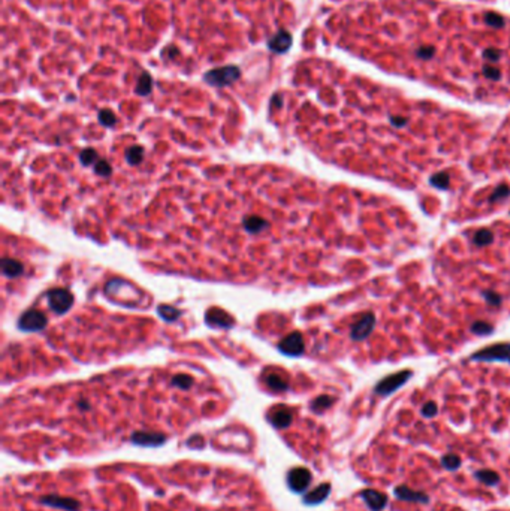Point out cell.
I'll list each match as a JSON object with an SVG mask.
<instances>
[{
	"label": "cell",
	"instance_id": "obj_1",
	"mask_svg": "<svg viewBox=\"0 0 510 511\" xmlns=\"http://www.w3.org/2000/svg\"><path fill=\"white\" fill-rule=\"evenodd\" d=\"M241 70L238 66H223V67H216L208 70L204 75V79L207 84L213 87H226L233 84L236 79H239Z\"/></svg>",
	"mask_w": 510,
	"mask_h": 511
},
{
	"label": "cell",
	"instance_id": "obj_2",
	"mask_svg": "<svg viewBox=\"0 0 510 511\" xmlns=\"http://www.w3.org/2000/svg\"><path fill=\"white\" fill-rule=\"evenodd\" d=\"M410 377H411V371H408V369L399 371V372H395L392 375H388L376 384L374 392L380 396L392 395L394 392H397L401 386H404L410 380Z\"/></svg>",
	"mask_w": 510,
	"mask_h": 511
},
{
	"label": "cell",
	"instance_id": "obj_3",
	"mask_svg": "<svg viewBox=\"0 0 510 511\" xmlns=\"http://www.w3.org/2000/svg\"><path fill=\"white\" fill-rule=\"evenodd\" d=\"M471 359L483 360V362H494V360L510 362V344H495V345L482 348L477 353H474Z\"/></svg>",
	"mask_w": 510,
	"mask_h": 511
},
{
	"label": "cell",
	"instance_id": "obj_4",
	"mask_svg": "<svg viewBox=\"0 0 510 511\" xmlns=\"http://www.w3.org/2000/svg\"><path fill=\"white\" fill-rule=\"evenodd\" d=\"M47 299H48V303H50V308L56 313V314H64L70 310L72 306V302H73V296L64 290V288H53L48 291L47 294Z\"/></svg>",
	"mask_w": 510,
	"mask_h": 511
},
{
	"label": "cell",
	"instance_id": "obj_5",
	"mask_svg": "<svg viewBox=\"0 0 510 511\" xmlns=\"http://www.w3.org/2000/svg\"><path fill=\"white\" fill-rule=\"evenodd\" d=\"M311 484V472L304 468V466H298L289 471L287 474V486L292 492L295 493H301L305 489H308V486Z\"/></svg>",
	"mask_w": 510,
	"mask_h": 511
},
{
	"label": "cell",
	"instance_id": "obj_6",
	"mask_svg": "<svg viewBox=\"0 0 510 511\" xmlns=\"http://www.w3.org/2000/svg\"><path fill=\"white\" fill-rule=\"evenodd\" d=\"M45 326H47V317L41 311H36V310L26 311L18 320V328L24 332L42 331Z\"/></svg>",
	"mask_w": 510,
	"mask_h": 511
},
{
	"label": "cell",
	"instance_id": "obj_7",
	"mask_svg": "<svg viewBox=\"0 0 510 511\" xmlns=\"http://www.w3.org/2000/svg\"><path fill=\"white\" fill-rule=\"evenodd\" d=\"M130 441L135 446H141V447H160L166 443V437L160 432L141 431V432H133L130 437Z\"/></svg>",
	"mask_w": 510,
	"mask_h": 511
},
{
	"label": "cell",
	"instance_id": "obj_8",
	"mask_svg": "<svg viewBox=\"0 0 510 511\" xmlns=\"http://www.w3.org/2000/svg\"><path fill=\"white\" fill-rule=\"evenodd\" d=\"M374 325H376V317L373 313H367L365 316H362L352 328V332H350V338L355 341H362L365 340L374 329Z\"/></svg>",
	"mask_w": 510,
	"mask_h": 511
},
{
	"label": "cell",
	"instance_id": "obj_9",
	"mask_svg": "<svg viewBox=\"0 0 510 511\" xmlns=\"http://www.w3.org/2000/svg\"><path fill=\"white\" fill-rule=\"evenodd\" d=\"M359 496L364 499L367 507L371 511H383L388 507V496L386 493L376 490V489H364Z\"/></svg>",
	"mask_w": 510,
	"mask_h": 511
},
{
	"label": "cell",
	"instance_id": "obj_10",
	"mask_svg": "<svg viewBox=\"0 0 510 511\" xmlns=\"http://www.w3.org/2000/svg\"><path fill=\"white\" fill-rule=\"evenodd\" d=\"M41 504L53 507V508H58V510L64 511H79L81 505L76 499L73 498H66V496H58V495H47L42 496L39 499Z\"/></svg>",
	"mask_w": 510,
	"mask_h": 511
},
{
	"label": "cell",
	"instance_id": "obj_11",
	"mask_svg": "<svg viewBox=\"0 0 510 511\" xmlns=\"http://www.w3.org/2000/svg\"><path fill=\"white\" fill-rule=\"evenodd\" d=\"M394 495L399 501H405V502H413V504H428L430 502V496L427 493L419 492V490H413L405 484L395 486Z\"/></svg>",
	"mask_w": 510,
	"mask_h": 511
},
{
	"label": "cell",
	"instance_id": "obj_12",
	"mask_svg": "<svg viewBox=\"0 0 510 511\" xmlns=\"http://www.w3.org/2000/svg\"><path fill=\"white\" fill-rule=\"evenodd\" d=\"M304 340L299 332H292L279 344V350L287 356H299L304 351Z\"/></svg>",
	"mask_w": 510,
	"mask_h": 511
},
{
	"label": "cell",
	"instance_id": "obj_13",
	"mask_svg": "<svg viewBox=\"0 0 510 511\" xmlns=\"http://www.w3.org/2000/svg\"><path fill=\"white\" fill-rule=\"evenodd\" d=\"M268 420L270 423L277 428V429H284V428H289L292 420H293V414L289 408H286L283 405L274 408L270 414H268Z\"/></svg>",
	"mask_w": 510,
	"mask_h": 511
},
{
	"label": "cell",
	"instance_id": "obj_14",
	"mask_svg": "<svg viewBox=\"0 0 510 511\" xmlns=\"http://www.w3.org/2000/svg\"><path fill=\"white\" fill-rule=\"evenodd\" d=\"M292 47V35L287 30H280L277 32L270 41H268V48L273 53L283 54Z\"/></svg>",
	"mask_w": 510,
	"mask_h": 511
},
{
	"label": "cell",
	"instance_id": "obj_15",
	"mask_svg": "<svg viewBox=\"0 0 510 511\" xmlns=\"http://www.w3.org/2000/svg\"><path fill=\"white\" fill-rule=\"evenodd\" d=\"M331 493V484L329 483H322L319 484L316 489L310 490L305 496H304V504L305 505H319L322 504Z\"/></svg>",
	"mask_w": 510,
	"mask_h": 511
},
{
	"label": "cell",
	"instance_id": "obj_16",
	"mask_svg": "<svg viewBox=\"0 0 510 511\" xmlns=\"http://www.w3.org/2000/svg\"><path fill=\"white\" fill-rule=\"evenodd\" d=\"M207 323L210 326H217V328H230L233 325V319L227 316L225 311L219 308H213L207 313Z\"/></svg>",
	"mask_w": 510,
	"mask_h": 511
},
{
	"label": "cell",
	"instance_id": "obj_17",
	"mask_svg": "<svg viewBox=\"0 0 510 511\" xmlns=\"http://www.w3.org/2000/svg\"><path fill=\"white\" fill-rule=\"evenodd\" d=\"M474 478L485 486H497L500 483V474L492 469H479L474 472Z\"/></svg>",
	"mask_w": 510,
	"mask_h": 511
},
{
	"label": "cell",
	"instance_id": "obj_18",
	"mask_svg": "<svg viewBox=\"0 0 510 511\" xmlns=\"http://www.w3.org/2000/svg\"><path fill=\"white\" fill-rule=\"evenodd\" d=\"M2 271L6 277L9 278H15V277H20L23 274V265L15 260V259H8L5 257L2 260Z\"/></svg>",
	"mask_w": 510,
	"mask_h": 511
},
{
	"label": "cell",
	"instance_id": "obj_19",
	"mask_svg": "<svg viewBox=\"0 0 510 511\" xmlns=\"http://www.w3.org/2000/svg\"><path fill=\"white\" fill-rule=\"evenodd\" d=\"M244 227L245 230L251 232V233H258L264 229L268 227V223L267 220H264L262 217H258V216H248L244 219Z\"/></svg>",
	"mask_w": 510,
	"mask_h": 511
},
{
	"label": "cell",
	"instance_id": "obj_20",
	"mask_svg": "<svg viewBox=\"0 0 510 511\" xmlns=\"http://www.w3.org/2000/svg\"><path fill=\"white\" fill-rule=\"evenodd\" d=\"M151 88H153V79H151V76H150L147 72H144V73L139 76V79H138V84H136L135 91H136L139 96H147V94L151 93Z\"/></svg>",
	"mask_w": 510,
	"mask_h": 511
},
{
	"label": "cell",
	"instance_id": "obj_21",
	"mask_svg": "<svg viewBox=\"0 0 510 511\" xmlns=\"http://www.w3.org/2000/svg\"><path fill=\"white\" fill-rule=\"evenodd\" d=\"M265 383L276 392H283L287 389V381L279 374H268L265 377Z\"/></svg>",
	"mask_w": 510,
	"mask_h": 511
},
{
	"label": "cell",
	"instance_id": "obj_22",
	"mask_svg": "<svg viewBox=\"0 0 510 511\" xmlns=\"http://www.w3.org/2000/svg\"><path fill=\"white\" fill-rule=\"evenodd\" d=\"M461 457L455 453H446L442 457V466L448 471H458L461 468Z\"/></svg>",
	"mask_w": 510,
	"mask_h": 511
},
{
	"label": "cell",
	"instance_id": "obj_23",
	"mask_svg": "<svg viewBox=\"0 0 510 511\" xmlns=\"http://www.w3.org/2000/svg\"><path fill=\"white\" fill-rule=\"evenodd\" d=\"M334 397L328 396V395H322V396L316 397L313 402H311V410L316 411V413H322L325 410H328L332 403H334Z\"/></svg>",
	"mask_w": 510,
	"mask_h": 511
},
{
	"label": "cell",
	"instance_id": "obj_24",
	"mask_svg": "<svg viewBox=\"0 0 510 511\" xmlns=\"http://www.w3.org/2000/svg\"><path fill=\"white\" fill-rule=\"evenodd\" d=\"M142 157H144V150L138 145L126 150V160L129 165H133V166L139 165L142 162Z\"/></svg>",
	"mask_w": 510,
	"mask_h": 511
},
{
	"label": "cell",
	"instance_id": "obj_25",
	"mask_svg": "<svg viewBox=\"0 0 510 511\" xmlns=\"http://www.w3.org/2000/svg\"><path fill=\"white\" fill-rule=\"evenodd\" d=\"M494 241V235L492 232L486 230V229H480L479 232H476L474 235V244L477 247H483V245H488Z\"/></svg>",
	"mask_w": 510,
	"mask_h": 511
},
{
	"label": "cell",
	"instance_id": "obj_26",
	"mask_svg": "<svg viewBox=\"0 0 510 511\" xmlns=\"http://www.w3.org/2000/svg\"><path fill=\"white\" fill-rule=\"evenodd\" d=\"M157 313H159V316H160L163 320H166V322H174V320H177V319L180 317V314H181L177 308H174V306H166V305H160V306L157 308Z\"/></svg>",
	"mask_w": 510,
	"mask_h": 511
},
{
	"label": "cell",
	"instance_id": "obj_27",
	"mask_svg": "<svg viewBox=\"0 0 510 511\" xmlns=\"http://www.w3.org/2000/svg\"><path fill=\"white\" fill-rule=\"evenodd\" d=\"M171 383H172V386H175L181 390H189L193 384V378L186 375V374H180V375H175Z\"/></svg>",
	"mask_w": 510,
	"mask_h": 511
},
{
	"label": "cell",
	"instance_id": "obj_28",
	"mask_svg": "<svg viewBox=\"0 0 510 511\" xmlns=\"http://www.w3.org/2000/svg\"><path fill=\"white\" fill-rule=\"evenodd\" d=\"M430 184L437 187V188H442V190H446L449 188V175L442 172V173H437V175H433L430 178Z\"/></svg>",
	"mask_w": 510,
	"mask_h": 511
},
{
	"label": "cell",
	"instance_id": "obj_29",
	"mask_svg": "<svg viewBox=\"0 0 510 511\" xmlns=\"http://www.w3.org/2000/svg\"><path fill=\"white\" fill-rule=\"evenodd\" d=\"M485 23L488 26H492V27H497V29H501L506 24L504 18L500 14H495V12H486L485 14Z\"/></svg>",
	"mask_w": 510,
	"mask_h": 511
},
{
	"label": "cell",
	"instance_id": "obj_30",
	"mask_svg": "<svg viewBox=\"0 0 510 511\" xmlns=\"http://www.w3.org/2000/svg\"><path fill=\"white\" fill-rule=\"evenodd\" d=\"M471 331H473L476 335H489V334L494 332V328H492V325H489V323H485V322H476V323H473Z\"/></svg>",
	"mask_w": 510,
	"mask_h": 511
},
{
	"label": "cell",
	"instance_id": "obj_31",
	"mask_svg": "<svg viewBox=\"0 0 510 511\" xmlns=\"http://www.w3.org/2000/svg\"><path fill=\"white\" fill-rule=\"evenodd\" d=\"M510 194V188L507 187V185H498L494 191H492V194L489 196V202H498V200H503V199H506L507 196Z\"/></svg>",
	"mask_w": 510,
	"mask_h": 511
},
{
	"label": "cell",
	"instance_id": "obj_32",
	"mask_svg": "<svg viewBox=\"0 0 510 511\" xmlns=\"http://www.w3.org/2000/svg\"><path fill=\"white\" fill-rule=\"evenodd\" d=\"M99 123H101L102 126H105V127H113L114 124L117 123V118H115V115H114L111 111L102 110V111L99 113Z\"/></svg>",
	"mask_w": 510,
	"mask_h": 511
},
{
	"label": "cell",
	"instance_id": "obj_33",
	"mask_svg": "<svg viewBox=\"0 0 510 511\" xmlns=\"http://www.w3.org/2000/svg\"><path fill=\"white\" fill-rule=\"evenodd\" d=\"M96 159H98V154H96V151L92 150V148H87V150L81 151V154H79V160H81V163H82L84 166H90Z\"/></svg>",
	"mask_w": 510,
	"mask_h": 511
},
{
	"label": "cell",
	"instance_id": "obj_34",
	"mask_svg": "<svg viewBox=\"0 0 510 511\" xmlns=\"http://www.w3.org/2000/svg\"><path fill=\"white\" fill-rule=\"evenodd\" d=\"M437 405H436V402H433V400H430V402H427L423 406H422V410H420V414L425 417V419H433L436 414H437Z\"/></svg>",
	"mask_w": 510,
	"mask_h": 511
},
{
	"label": "cell",
	"instance_id": "obj_35",
	"mask_svg": "<svg viewBox=\"0 0 510 511\" xmlns=\"http://www.w3.org/2000/svg\"><path fill=\"white\" fill-rule=\"evenodd\" d=\"M482 72L488 79H492V81H498L501 78V72L494 66H483Z\"/></svg>",
	"mask_w": 510,
	"mask_h": 511
},
{
	"label": "cell",
	"instance_id": "obj_36",
	"mask_svg": "<svg viewBox=\"0 0 510 511\" xmlns=\"http://www.w3.org/2000/svg\"><path fill=\"white\" fill-rule=\"evenodd\" d=\"M111 170H113L111 169V165L108 162H105V160H99L96 163V166H95V172L98 175H101V176H108L111 173Z\"/></svg>",
	"mask_w": 510,
	"mask_h": 511
},
{
	"label": "cell",
	"instance_id": "obj_37",
	"mask_svg": "<svg viewBox=\"0 0 510 511\" xmlns=\"http://www.w3.org/2000/svg\"><path fill=\"white\" fill-rule=\"evenodd\" d=\"M500 57H501V51H500V50H497V48H488V50H485V51H483V58H485V60H488V61H491V63H495V61H498V60H500Z\"/></svg>",
	"mask_w": 510,
	"mask_h": 511
},
{
	"label": "cell",
	"instance_id": "obj_38",
	"mask_svg": "<svg viewBox=\"0 0 510 511\" xmlns=\"http://www.w3.org/2000/svg\"><path fill=\"white\" fill-rule=\"evenodd\" d=\"M483 297L488 300V303H491V305H500L501 303V297L495 293V291H491V290H488V291H483Z\"/></svg>",
	"mask_w": 510,
	"mask_h": 511
},
{
	"label": "cell",
	"instance_id": "obj_39",
	"mask_svg": "<svg viewBox=\"0 0 510 511\" xmlns=\"http://www.w3.org/2000/svg\"><path fill=\"white\" fill-rule=\"evenodd\" d=\"M434 53H436V50H434V47H431V45H428V47H420L419 51H417V57H419V58L428 60V58H431V57L434 56Z\"/></svg>",
	"mask_w": 510,
	"mask_h": 511
},
{
	"label": "cell",
	"instance_id": "obj_40",
	"mask_svg": "<svg viewBox=\"0 0 510 511\" xmlns=\"http://www.w3.org/2000/svg\"><path fill=\"white\" fill-rule=\"evenodd\" d=\"M204 444L205 443H204V438L201 435H195V437L189 438V441H187V446L189 447H195V449H202Z\"/></svg>",
	"mask_w": 510,
	"mask_h": 511
},
{
	"label": "cell",
	"instance_id": "obj_41",
	"mask_svg": "<svg viewBox=\"0 0 510 511\" xmlns=\"http://www.w3.org/2000/svg\"><path fill=\"white\" fill-rule=\"evenodd\" d=\"M407 118H404V117H391V123H392V126H395V127H402V126H405L407 124Z\"/></svg>",
	"mask_w": 510,
	"mask_h": 511
},
{
	"label": "cell",
	"instance_id": "obj_42",
	"mask_svg": "<svg viewBox=\"0 0 510 511\" xmlns=\"http://www.w3.org/2000/svg\"><path fill=\"white\" fill-rule=\"evenodd\" d=\"M78 408L79 410H90V403L87 400H79L78 402Z\"/></svg>",
	"mask_w": 510,
	"mask_h": 511
}]
</instances>
